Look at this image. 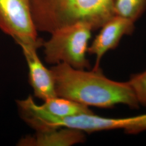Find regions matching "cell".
Returning <instances> with one entry per match:
<instances>
[{
    "mask_svg": "<svg viewBox=\"0 0 146 146\" xmlns=\"http://www.w3.org/2000/svg\"><path fill=\"white\" fill-rule=\"evenodd\" d=\"M58 96L86 106L110 109L124 104L133 110L139 107L135 94L127 82L112 80L101 68L78 69L65 63L50 68Z\"/></svg>",
    "mask_w": 146,
    "mask_h": 146,
    "instance_id": "cell-1",
    "label": "cell"
},
{
    "mask_svg": "<svg viewBox=\"0 0 146 146\" xmlns=\"http://www.w3.org/2000/svg\"><path fill=\"white\" fill-rule=\"evenodd\" d=\"M31 11L37 31L50 34L77 23L93 31L116 15L114 0H31Z\"/></svg>",
    "mask_w": 146,
    "mask_h": 146,
    "instance_id": "cell-2",
    "label": "cell"
},
{
    "mask_svg": "<svg viewBox=\"0 0 146 146\" xmlns=\"http://www.w3.org/2000/svg\"><path fill=\"white\" fill-rule=\"evenodd\" d=\"M92 29L84 23L60 28L43 42L44 60L52 64L65 63L78 69H89L91 65L86 54Z\"/></svg>",
    "mask_w": 146,
    "mask_h": 146,
    "instance_id": "cell-3",
    "label": "cell"
},
{
    "mask_svg": "<svg viewBox=\"0 0 146 146\" xmlns=\"http://www.w3.org/2000/svg\"><path fill=\"white\" fill-rule=\"evenodd\" d=\"M31 0H0V29L21 44L42 47L33 20Z\"/></svg>",
    "mask_w": 146,
    "mask_h": 146,
    "instance_id": "cell-4",
    "label": "cell"
},
{
    "mask_svg": "<svg viewBox=\"0 0 146 146\" xmlns=\"http://www.w3.org/2000/svg\"><path fill=\"white\" fill-rule=\"evenodd\" d=\"M134 23L127 19L115 15L101 28L99 34L88 48V53L96 57L93 69L100 68V62L104 54L115 49L124 36L131 35L133 33Z\"/></svg>",
    "mask_w": 146,
    "mask_h": 146,
    "instance_id": "cell-5",
    "label": "cell"
},
{
    "mask_svg": "<svg viewBox=\"0 0 146 146\" xmlns=\"http://www.w3.org/2000/svg\"><path fill=\"white\" fill-rule=\"evenodd\" d=\"M19 46L26 60L29 82L35 96L44 101L58 96L52 73L44 66L37 55V50L40 47L24 44Z\"/></svg>",
    "mask_w": 146,
    "mask_h": 146,
    "instance_id": "cell-6",
    "label": "cell"
},
{
    "mask_svg": "<svg viewBox=\"0 0 146 146\" xmlns=\"http://www.w3.org/2000/svg\"><path fill=\"white\" fill-rule=\"evenodd\" d=\"M86 137L82 131L60 128L36 131L33 135L21 139L20 146H70L84 143Z\"/></svg>",
    "mask_w": 146,
    "mask_h": 146,
    "instance_id": "cell-7",
    "label": "cell"
},
{
    "mask_svg": "<svg viewBox=\"0 0 146 146\" xmlns=\"http://www.w3.org/2000/svg\"><path fill=\"white\" fill-rule=\"evenodd\" d=\"M38 107L48 114L60 118L94 113L88 106L60 96L47 100Z\"/></svg>",
    "mask_w": 146,
    "mask_h": 146,
    "instance_id": "cell-8",
    "label": "cell"
},
{
    "mask_svg": "<svg viewBox=\"0 0 146 146\" xmlns=\"http://www.w3.org/2000/svg\"><path fill=\"white\" fill-rule=\"evenodd\" d=\"M115 15L133 22L139 20L146 10V0H114Z\"/></svg>",
    "mask_w": 146,
    "mask_h": 146,
    "instance_id": "cell-9",
    "label": "cell"
},
{
    "mask_svg": "<svg viewBox=\"0 0 146 146\" xmlns=\"http://www.w3.org/2000/svg\"><path fill=\"white\" fill-rule=\"evenodd\" d=\"M139 104L146 107V70L133 74L127 81Z\"/></svg>",
    "mask_w": 146,
    "mask_h": 146,
    "instance_id": "cell-10",
    "label": "cell"
}]
</instances>
